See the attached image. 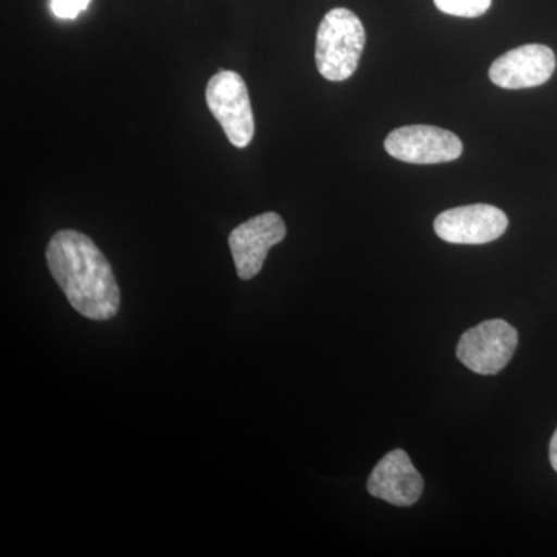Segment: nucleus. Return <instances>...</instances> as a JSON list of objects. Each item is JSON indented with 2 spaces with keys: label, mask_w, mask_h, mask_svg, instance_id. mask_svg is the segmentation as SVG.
I'll use <instances>...</instances> for the list:
<instances>
[{
  "label": "nucleus",
  "mask_w": 557,
  "mask_h": 557,
  "mask_svg": "<svg viewBox=\"0 0 557 557\" xmlns=\"http://www.w3.org/2000/svg\"><path fill=\"white\" fill-rule=\"evenodd\" d=\"M555 70V51L542 44H528L497 58L491 64L490 78L502 89H531L547 83Z\"/></svg>",
  "instance_id": "nucleus-8"
},
{
  "label": "nucleus",
  "mask_w": 557,
  "mask_h": 557,
  "mask_svg": "<svg viewBox=\"0 0 557 557\" xmlns=\"http://www.w3.org/2000/svg\"><path fill=\"white\" fill-rule=\"evenodd\" d=\"M51 276L81 317L108 321L119 313V282L95 242L79 231L62 230L47 247Z\"/></svg>",
  "instance_id": "nucleus-1"
},
{
  "label": "nucleus",
  "mask_w": 557,
  "mask_h": 557,
  "mask_svg": "<svg viewBox=\"0 0 557 557\" xmlns=\"http://www.w3.org/2000/svg\"><path fill=\"white\" fill-rule=\"evenodd\" d=\"M549 463H552L553 469L557 472V429L555 434H553L552 443H549Z\"/></svg>",
  "instance_id": "nucleus-12"
},
{
  "label": "nucleus",
  "mask_w": 557,
  "mask_h": 557,
  "mask_svg": "<svg viewBox=\"0 0 557 557\" xmlns=\"http://www.w3.org/2000/svg\"><path fill=\"white\" fill-rule=\"evenodd\" d=\"M424 490L423 478L413 467L408 453L394 449L381 458L368 480L370 496L395 507H412Z\"/></svg>",
  "instance_id": "nucleus-9"
},
{
  "label": "nucleus",
  "mask_w": 557,
  "mask_h": 557,
  "mask_svg": "<svg viewBox=\"0 0 557 557\" xmlns=\"http://www.w3.org/2000/svg\"><path fill=\"white\" fill-rule=\"evenodd\" d=\"M508 228V218L493 205L478 203L443 211L434 222L440 239L456 245H483L497 240Z\"/></svg>",
  "instance_id": "nucleus-7"
},
{
  "label": "nucleus",
  "mask_w": 557,
  "mask_h": 557,
  "mask_svg": "<svg viewBox=\"0 0 557 557\" xmlns=\"http://www.w3.org/2000/svg\"><path fill=\"white\" fill-rule=\"evenodd\" d=\"M518 344V330L504 319H490L461 335L457 358L479 375H497L511 361Z\"/></svg>",
  "instance_id": "nucleus-4"
},
{
  "label": "nucleus",
  "mask_w": 557,
  "mask_h": 557,
  "mask_svg": "<svg viewBox=\"0 0 557 557\" xmlns=\"http://www.w3.org/2000/svg\"><path fill=\"white\" fill-rule=\"evenodd\" d=\"M384 149L388 156L412 164H438L457 160L463 152V143L453 132L442 127H398L387 135Z\"/></svg>",
  "instance_id": "nucleus-5"
},
{
  "label": "nucleus",
  "mask_w": 557,
  "mask_h": 557,
  "mask_svg": "<svg viewBox=\"0 0 557 557\" xmlns=\"http://www.w3.org/2000/svg\"><path fill=\"white\" fill-rule=\"evenodd\" d=\"M364 47V25L357 14L347 9L330 10L318 28L314 60L319 73L335 83L350 78Z\"/></svg>",
  "instance_id": "nucleus-2"
},
{
  "label": "nucleus",
  "mask_w": 557,
  "mask_h": 557,
  "mask_svg": "<svg viewBox=\"0 0 557 557\" xmlns=\"http://www.w3.org/2000/svg\"><path fill=\"white\" fill-rule=\"evenodd\" d=\"M91 0H53L51 10L62 20H75L79 13L89 7Z\"/></svg>",
  "instance_id": "nucleus-11"
},
{
  "label": "nucleus",
  "mask_w": 557,
  "mask_h": 557,
  "mask_svg": "<svg viewBox=\"0 0 557 557\" xmlns=\"http://www.w3.org/2000/svg\"><path fill=\"white\" fill-rule=\"evenodd\" d=\"M207 104L231 145L247 148L255 138V113L247 84L239 73L233 70L215 73L207 86Z\"/></svg>",
  "instance_id": "nucleus-3"
},
{
  "label": "nucleus",
  "mask_w": 557,
  "mask_h": 557,
  "mask_svg": "<svg viewBox=\"0 0 557 557\" xmlns=\"http://www.w3.org/2000/svg\"><path fill=\"white\" fill-rule=\"evenodd\" d=\"M442 13L457 17H479L493 5V0H434Z\"/></svg>",
  "instance_id": "nucleus-10"
},
{
  "label": "nucleus",
  "mask_w": 557,
  "mask_h": 557,
  "mask_svg": "<svg viewBox=\"0 0 557 557\" xmlns=\"http://www.w3.org/2000/svg\"><path fill=\"white\" fill-rule=\"evenodd\" d=\"M287 236V226L276 212H263L242 223L230 234V248L242 281L258 276L274 245Z\"/></svg>",
  "instance_id": "nucleus-6"
}]
</instances>
